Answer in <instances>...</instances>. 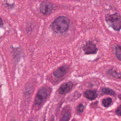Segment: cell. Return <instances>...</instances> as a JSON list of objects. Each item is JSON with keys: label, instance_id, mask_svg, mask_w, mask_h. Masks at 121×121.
Returning <instances> with one entry per match:
<instances>
[{"label": "cell", "instance_id": "7c38bea8", "mask_svg": "<svg viewBox=\"0 0 121 121\" xmlns=\"http://www.w3.org/2000/svg\"><path fill=\"white\" fill-rule=\"evenodd\" d=\"M102 92L105 94H107V95H114V93L113 92V91L110 88H104L102 89Z\"/></svg>", "mask_w": 121, "mask_h": 121}, {"label": "cell", "instance_id": "7a4b0ae2", "mask_svg": "<svg viewBox=\"0 0 121 121\" xmlns=\"http://www.w3.org/2000/svg\"><path fill=\"white\" fill-rule=\"evenodd\" d=\"M107 24L114 30L119 31L121 29V16L118 14H107L105 16Z\"/></svg>", "mask_w": 121, "mask_h": 121}, {"label": "cell", "instance_id": "3957f363", "mask_svg": "<svg viewBox=\"0 0 121 121\" xmlns=\"http://www.w3.org/2000/svg\"><path fill=\"white\" fill-rule=\"evenodd\" d=\"M48 90L46 87H41L38 91L35 98V104L39 105L46 99L48 95Z\"/></svg>", "mask_w": 121, "mask_h": 121}, {"label": "cell", "instance_id": "9a60e30c", "mask_svg": "<svg viewBox=\"0 0 121 121\" xmlns=\"http://www.w3.org/2000/svg\"><path fill=\"white\" fill-rule=\"evenodd\" d=\"M3 24V22H2V20L1 18V17H0V26H1Z\"/></svg>", "mask_w": 121, "mask_h": 121}, {"label": "cell", "instance_id": "9c48e42d", "mask_svg": "<svg viewBox=\"0 0 121 121\" xmlns=\"http://www.w3.org/2000/svg\"><path fill=\"white\" fill-rule=\"evenodd\" d=\"M115 53L117 58L121 60V46L117 45L115 47Z\"/></svg>", "mask_w": 121, "mask_h": 121}, {"label": "cell", "instance_id": "277c9868", "mask_svg": "<svg viewBox=\"0 0 121 121\" xmlns=\"http://www.w3.org/2000/svg\"><path fill=\"white\" fill-rule=\"evenodd\" d=\"M54 9L53 5L50 2L47 0L43 1L40 6V9L41 12L45 15L50 14Z\"/></svg>", "mask_w": 121, "mask_h": 121}, {"label": "cell", "instance_id": "4fadbf2b", "mask_svg": "<svg viewBox=\"0 0 121 121\" xmlns=\"http://www.w3.org/2000/svg\"><path fill=\"white\" fill-rule=\"evenodd\" d=\"M84 110V106L82 104H80L77 107V110L79 112H82Z\"/></svg>", "mask_w": 121, "mask_h": 121}, {"label": "cell", "instance_id": "8992f818", "mask_svg": "<svg viewBox=\"0 0 121 121\" xmlns=\"http://www.w3.org/2000/svg\"><path fill=\"white\" fill-rule=\"evenodd\" d=\"M73 86V83L70 81L66 82L60 86L58 91L60 94H65L71 90Z\"/></svg>", "mask_w": 121, "mask_h": 121}, {"label": "cell", "instance_id": "8fae6325", "mask_svg": "<svg viewBox=\"0 0 121 121\" xmlns=\"http://www.w3.org/2000/svg\"><path fill=\"white\" fill-rule=\"evenodd\" d=\"M69 113L67 110H65L63 111L62 113V120H68L69 119Z\"/></svg>", "mask_w": 121, "mask_h": 121}, {"label": "cell", "instance_id": "ba28073f", "mask_svg": "<svg viewBox=\"0 0 121 121\" xmlns=\"http://www.w3.org/2000/svg\"><path fill=\"white\" fill-rule=\"evenodd\" d=\"M85 97L89 100H94L97 96V93L94 90H87L84 93Z\"/></svg>", "mask_w": 121, "mask_h": 121}, {"label": "cell", "instance_id": "52a82bcc", "mask_svg": "<svg viewBox=\"0 0 121 121\" xmlns=\"http://www.w3.org/2000/svg\"><path fill=\"white\" fill-rule=\"evenodd\" d=\"M68 69L69 68L67 66H61L58 68L53 72V74L54 76L57 78L62 77L66 74Z\"/></svg>", "mask_w": 121, "mask_h": 121}, {"label": "cell", "instance_id": "5bb4252c", "mask_svg": "<svg viewBox=\"0 0 121 121\" xmlns=\"http://www.w3.org/2000/svg\"><path fill=\"white\" fill-rule=\"evenodd\" d=\"M116 113L118 115L121 116V105L117 109L116 111Z\"/></svg>", "mask_w": 121, "mask_h": 121}, {"label": "cell", "instance_id": "5b68a950", "mask_svg": "<svg viewBox=\"0 0 121 121\" xmlns=\"http://www.w3.org/2000/svg\"><path fill=\"white\" fill-rule=\"evenodd\" d=\"M83 50L86 54H89L95 53L97 52V49L93 43L89 41L83 47Z\"/></svg>", "mask_w": 121, "mask_h": 121}, {"label": "cell", "instance_id": "30bf717a", "mask_svg": "<svg viewBox=\"0 0 121 121\" xmlns=\"http://www.w3.org/2000/svg\"><path fill=\"white\" fill-rule=\"evenodd\" d=\"M112 102V99L111 98H107L104 99L102 101V104L104 107L109 106Z\"/></svg>", "mask_w": 121, "mask_h": 121}, {"label": "cell", "instance_id": "6da1fadb", "mask_svg": "<svg viewBox=\"0 0 121 121\" xmlns=\"http://www.w3.org/2000/svg\"><path fill=\"white\" fill-rule=\"evenodd\" d=\"M69 25V19L64 16H60L54 20L51 25V27L54 32L62 33L67 30Z\"/></svg>", "mask_w": 121, "mask_h": 121}]
</instances>
